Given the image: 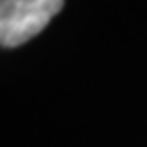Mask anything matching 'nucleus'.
<instances>
[{
	"label": "nucleus",
	"mask_w": 147,
	"mask_h": 147,
	"mask_svg": "<svg viewBox=\"0 0 147 147\" xmlns=\"http://www.w3.org/2000/svg\"><path fill=\"white\" fill-rule=\"evenodd\" d=\"M63 0H0V44L17 48L46 29Z\"/></svg>",
	"instance_id": "f257e3e1"
}]
</instances>
